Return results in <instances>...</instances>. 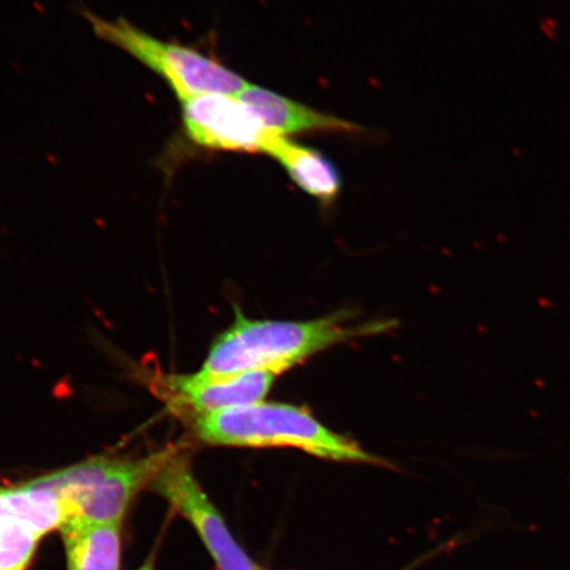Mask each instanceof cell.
<instances>
[{
	"mask_svg": "<svg viewBox=\"0 0 570 570\" xmlns=\"http://www.w3.org/2000/svg\"><path fill=\"white\" fill-rule=\"evenodd\" d=\"M41 538L26 520L0 510V570H26Z\"/></svg>",
	"mask_w": 570,
	"mask_h": 570,
	"instance_id": "11",
	"label": "cell"
},
{
	"mask_svg": "<svg viewBox=\"0 0 570 570\" xmlns=\"http://www.w3.org/2000/svg\"><path fill=\"white\" fill-rule=\"evenodd\" d=\"M277 376L279 375L267 370H255L206 382L191 380L190 375H177L163 380V390L177 412L195 417L261 403Z\"/></svg>",
	"mask_w": 570,
	"mask_h": 570,
	"instance_id": "7",
	"label": "cell"
},
{
	"mask_svg": "<svg viewBox=\"0 0 570 570\" xmlns=\"http://www.w3.org/2000/svg\"><path fill=\"white\" fill-rule=\"evenodd\" d=\"M287 170L298 188L321 203L331 204L341 191V176L334 164L315 148L298 145L282 135L269 140L266 153Z\"/></svg>",
	"mask_w": 570,
	"mask_h": 570,
	"instance_id": "9",
	"label": "cell"
},
{
	"mask_svg": "<svg viewBox=\"0 0 570 570\" xmlns=\"http://www.w3.org/2000/svg\"><path fill=\"white\" fill-rule=\"evenodd\" d=\"M184 132L213 151L265 154L275 132L237 96L208 95L181 102Z\"/></svg>",
	"mask_w": 570,
	"mask_h": 570,
	"instance_id": "6",
	"label": "cell"
},
{
	"mask_svg": "<svg viewBox=\"0 0 570 570\" xmlns=\"http://www.w3.org/2000/svg\"><path fill=\"white\" fill-rule=\"evenodd\" d=\"M85 17L98 39L130 55L163 78L181 102L208 95L238 96L249 85L213 57L180 42L155 38L125 18L107 20L89 11Z\"/></svg>",
	"mask_w": 570,
	"mask_h": 570,
	"instance_id": "4",
	"label": "cell"
},
{
	"mask_svg": "<svg viewBox=\"0 0 570 570\" xmlns=\"http://www.w3.org/2000/svg\"><path fill=\"white\" fill-rule=\"evenodd\" d=\"M348 316L303 321L249 320L237 309L234 324L214 341L197 382L224 380L255 370L281 375L326 348L387 332L391 321L348 325Z\"/></svg>",
	"mask_w": 570,
	"mask_h": 570,
	"instance_id": "1",
	"label": "cell"
},
{
	"mask_svg": "<svg viewBox=\"0 0 570 570\" xmlns=\"http://www.w3.org/2000/svg\"><path fill=\"white\" fill-rule=\"evenodd\" d=\"M155 569V561H154V556H151V558H149L145 564H142L138 570H154Z\"/></svg>",
	"mask_w": 570,
	"mask_h": 570,
	"instance_id": "12",
	"label": "cell"
},
{
	"mask_svg": "<svg viewBox=\"0 0 570 570\" xmlns=\"http://www.w3.org/2000/svg\"><path fill=\"white\" fill-rule=\"evenodd\" d=\"M69 570H119L120 524L68 519L60 527Z\"/></svg>",
	"mask_w": 570,
	"mask_h": 570,
	"instance_id": "10",
	"label": "cell"
},
{
	"mask_svg": "<svg viewBox=\"0 0 570 570\" xmlns=\"http://www.w3.org/2000/svg\"><path fill=\"white\" fill-rule=\"evenodd\" d=\"M191 419L197 438L209 445L294 448L330 461L382 462L320 423L309 411L291 404L261 402Z\"/></svg>",
	"mask_w": 570,
	"mask_h": 570,
	"instance_id": "2",
	"label": "cell"
},
{
	"mask_svg": "<svg viewBox=\"0 0 570 570\" xmlns=\"http://www.w3.org/2000/svg\"><path fill=\"white\" fill-rule=\"evenodd\" d=\"M237 97L255 112L269 131L282 137L305 132L358 134L362 131L360 126L347 120L311 109L308 106L292 101L287 97L256 85L249 83Z\"/></svg>",
	"mask_w": 570,
	"mask_h": 570,
	"instance_id": "8",
	"label": "cell"
},
{
	"mask_svg": "<svg viewBox=\"0 0 570 570\" xmlns=\"http://www.w3.org/2000/svg\"><path fill=\"white\" fill-rule=\"evenodd\" d=\"M177 452L168 448L140 459L99 458L35 481L59 494L68 519L122 524L132 499Z\"/></svg>",
	"mask_w": 570,
	"mask_h": 570,
	"instance_id": "3",
	"label": "cell"
},
{
	"mask_svg": "<svg viewBox=\"0 0 570 570\" xmlns=\"http://www.w3.org/2000/svg\"><path fill=\"white\" fill-rule=\"evenodd\" d=\"M149 487L189 520L219 570H265L256 566L234 539L223 515L199 487L188 455L174 454Z\"/></svg>",
	"mask_w": 570,
	"mask_h": 570,
	"instance_id": "5",
	"label": "cell"
}]
</instances>
